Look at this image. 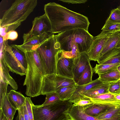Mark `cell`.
Wrapping results in <instances>:
<instances>
[{"instance_id":"f35d334b","label":"cell","mask_w":120,"mask_h":120,"mask_svg":"<svg viewBox=\"0 0 120 120\" xmlns=\"http://www.w3.org/2000/svg\"><path fill=\"white\" fill-rule=\"evenodd\" d=\"M63 2L73 4L85 3L87 2L86 0H59Z\"/></svg>"},{"instance_id":"f1b7e54d","label":"cell","mask_w":120,"mask_h":120,"mask_svg":"<svg viewBox=\"0 0 120 120\" xmlns=\"http://www.w3.org/2000/svg\"><path fill=\"white\" fill-rule=\"evenodd\" d=\"M105 22L120 24V9L117 8L112 10Z\"/></svg>"},{"instance_id":"74e56055","label":"cell","mask_w":120,"mask_h":120,"mask_svg":"<svg viewBox=\"0 0 120 120\" xmlns=\"http://www.w3.org/2000/svg\"><path fill=\"white\" fill-rule=\"evenodd\" d=\"M18 36L17 32L15 30H14L7 33L5 36L3 38L4 41H6L8 40L14 41L17 39Z\"/></svg>"},{"instance_id":"7bdbcfd3","label":"cell","mask_w":120,"mask_h":120,"mask_svg":"<svg viewBox=\"0 0 120 120\" xmlns=\"http://www.w3.org/2000/svg\"><path fill=\"white\" fill-rule=\"evenodd\" d=\"M116 99L118 101H120V93L118 94L115 95Z\"/></svg>"},{"instance_id":"d590c367","label":"cell","mask_w":120,"mask_h":120,"mask_svg":"<svg viewBox=\"0 0 120 120\" xmlns=\"http://www.w3.org/2000/svg\"><path fill=\"white\" fill-rule=\"evenodd\" d=\"M0 101L7 94V89L8 84L2 79H0Z\"/></svg>"},{"instance_id":"cb8c5ba5","label":"cell","mask_w":120,"mask_h":120,"mask_svg":"<svg viewBox=\"0 0 120 120\" xmlns=\"http://www.w3.org/2000/svg\"><path fill=\"white\" fill-rule=\"evenodd\" d=\"M94 73L93 68L90 64L87 65L82 73L77 83V85H85L93 81L92 77Z\"/></svg>"},{"instance_id":"836d02e7","label":"cell","mask_w":120,"mask_h":120,"mask_svg":"<svg viewBox=\"0 0 120 120\" xmlns=\"http://www.w3.org/2000/svg\"><path fill=\"white\" fill-rule=\"evenodd\" d=\"M93 103L88 98H84L75 102L73 104L75 106H81L86 108Z\"/></svg>"},{"instance_id":"ab89813d","label":"cell","mask_w":120,"mask_h":120,"mask_svg":"<svg viewBox=\"0 0 120 120\" xmlns=\"http://www.w3.org/2000/svg\"><path fill=\"white\" fill-rule=\"evenodd\" d=\"M23 106L18 109V115L16 118V120H25L23 114Z\"/></svg>"},{"instance_id":"7c38bea8","label":"cell","mask_w":120,"mask_h":120,"mask_svg":"<svg viewBox=\"0 0 120 120\" xmlns=\"http://www.w3.org/2000/svg\"><path fill=\"white\" fill-rule=\"evenodd\" d=\"M90 60L86 52L81 53L78 57L73 59V72L74 80L76 83L86 67L90 64Z\"/></svg>"},{"instance_id":"2e32d148","label":"cell","mask_w":120,"mask_h":120,"mask_svg":"<svg viewBox=\"0 0 120 120\" xmlns=\"http://www.w3.org/2000/svg\"><path fill=\"white\" fill-rule=\"evenodd\" d=\"M103 83H104L101 82L98 78L86 84L80 86L77 85L75 91L71 98L69 100V101L71 102L74 103L79 100L83 93Z\"/></svg>"},{"instance_id":"83f0119b","label":"cell","mask_w":120,"mask_h":120,"mask_svg":"<svg viewBox=\"0 0 120 120\" xmlns=\"http://www.w3.org/2000/svg\"><path fill=\"white\" fill-rule=\"evenodd\" d=\"M80 53L78 45L75 44L72 46L71 50L70 51H66L61 50L59 55V58L74 59L79 56Z\"/></svg>"},{"instance_id":"9a60e30c","label":"cell","mask_w":120,"mask_h":120,"mask_svg":"<svg viewBox=\"0 0 120 120\" xmlns=\"http://www.w3.org/2000/svg\"><path fill=\"white\" fill-rule=\"evenodd\" d=\"M120 105L94 102L92 105L85 109V112L86 114L89 115L96 117L110 108Z\"/></svg>"},{"instance_id":"8fae6325","label":"cell","mask_w":120,"mask_h":120,"mask_svg":"<svg viewBox=\"0 0 120 120\" xmlns=\"http://www.w3.org/2000/svg\"><path fill=\"white\" fill-rule=\"evenodd\" d=\"M112 34L94 37L92 44L86 52L90 60L97 61L106 41Z\"/></svg>"},{"instance_id":"e575fe53","label":"cell","mask_w":120,"mask_h":120,"mask_svg":"<svg viewBox=\"0 0 120 120\" xmlns=\"http://www.w3.org/2000/svg\"><path fill=\"white\" fill-rule=\"evenodd\" d=\"M21 24V23H19L3 27H0V36L4 37L7 33L10 31L15 30Z\"/></svg>"},{"instance_id":"d6a6232c","label":"cell","mask_w":120,"mask_h":120,"mask_svg":"<svg viewBox=\"0 0 120 120\" xmlns=\"http://www.w3.org/2000/svg\"><path fill=\"white\" fill-rule=\"evenodd\" d=\"M120 64V52L100 64Z\"/></svg>"},{"instance_id":"ac0fdd59","label":"cell","mask_w":120,"mask_h":120,"mask_svg":"<svg viewBox=\"0 0 120 120\" xmlns=\"http://www.w3.org/2000/svg\"><path fill=\"white\" fill-rule=\"evenodd\" d=\"M7 94L10 103L17 110L25 105L26 97L21 92L12 89Z\"/></svg>"},{"instance_id":"ffe728a7","label":"cell","mask_w":120,"mask_h":120,"mask_svg":"<svg viewBox=\"0 0 120 120\" xmlns=\"http://www.w3.org/2000/svg\"><path fill=\"white\" fill-rule=\"evenodd\" d=\"M110 83H103L84 92L81 95L79 100L85 98L90 97L109 93Z\"/></svg>"},{"instance_id":"4dcf8cb0","label":"cell","mask_w":120,"mask_h":120,"mask_svg":"<svg viewBox=\"0 0 120 120\" xmlns=\"http://www.w3.org/2000/svg\"><path fill=\"white\" fill-rule=\"evenodd\" d=\"M120 52V48H114L100 57L97 61L98 64H100Z\"/></svg>"},{"instance_id":"4316f807","label":"cell","mask_w":120,"mask_h":120,"mask_svg":"<svg viewBox=\"0 0 120 120\" xmlns=\"http://www.w3.org/2000/svg\"><path fill=\"white\" fill-rule=\"evenodd\" d=\"M120 64H97L93 68L94 72L98 75L107 73L110 71L117 69Z\"/></svg>"},{"instance_id":"8992f818","label":"cell","mask_w":120,"mask_h":120,"mask_svg":"<svg viewBox=\"0 0 120 120\" xmlns=\"http://www.w3.org/2000/svg\"><path fill=\"white\" fill-rule=\"evenodd\" d=\"M73 103L69 100L49 105H32L34 120H71L67 111Z\"/></svg>"},{"instance_id":"1f68e13d","label":"cell","mask_w":120,"mask_h":120,"mask_svg":"<svg viewBox=\"0 0 120 120\" xmlns=\"http://www.w3.org/2000/svg\"><path fill=\"white\" fill-rule=\"evenodd\" d=\"M109 92L114 95L120 93V79L110 83L109 89Z\"/></svg>"},{"instance_id":"b9f144b4","label":"cell","mask_w":120,"mask_h":120,"mask_svg":"<svg viewBox=\"0 0 120 120\" xmlns=\"http://www.w3.org/2000/svg\"><path fill=\"white\" fill-rule=\"evenodd\" d=\"M0 120H9L4 115L1 109H0Z\"/></svg>"},{"instance_id":"484cf974","label":"cell","mask_w":120,"mask_h":120,"mask_svg":"<svg viewBox=\"0 0 120 120\" xmlns=\"http://www.w3.org/2000/svg\"><path fill=\"white\" fill-rule=\"evenodd\" d=\"M101 33L98 35L102 36L120 32V24H114L105 22L102 28Z\"/></svg>"},{"instance_id":"4fadbf2b","label":"cell","mask_w":120,"mask_h":120,"mask_svg":"<svg viewBox=\"0 0 120 120\" xmlns=\"http://www.w3.org/2000/svg\"><path fill=\"white\" fill-rule=\"evenodd\" d=\"M74 59L59 58L57 66V74L71 79H74L73 72Z\"/></svg>"},{"instance_id":"d4e9b609","label":"cell","mask_w":120,"mask_h":120,"mask_svg":"<svg viewBox=\"0 0 120 120\" xmlns=\"http://www.w3.org/2000/svg\"><path fill=\"white\" fill-rule=\"evenodd\" d=\"M76 86L64 87L57 90L56 92L61 101L69 100L73 95L75 91Z\"/></svg>"},{"instance_id":"30bf717a","label":"cell","mask_w":120,"mask_h":120,"mask_svg":"<svg viewBox=\"0 0 120 120\" xmlns=\"http://www.w3.org/2000/svg\"><path fill=\"white\" fill-rule=\"evenodd\" d=\"M53 34L45 33L29 38L21 45H12L25 53L36 50L39 46Z\"/></svg>"},{"instance_id":"44dd1931","label":"cell","mask_w":120,"mask_h":120,"mask_svg":"<svg viewBox=\"0 0 120 120\" xmlns=\"http://www.w3.org/2000/svg\"><path fill=\"white\" fill-rule=\"evenodd\" d=\"M0 109H1L4 115L9 120H13L17 110L11 104L7 94L2 100L0 101Z\"/></svg>"},{"instance_id":"3957f363","label":"cell","mask_w":120,"mask_h":120,"mask_svg":"<svg viewBox=\"0 0 120 120\" xmlns=\"http://www.w3.org/2000/svg\"><path fill=\"white\" fill-rule=\"evenodd\" d=\"M55 36L60 44L61 50L70 51L73 45L77 44L80 53L87 51L92 44L94 37L88 31L82 29L67 31Z\"/></svg>"},{"instance_id":"8d00e7d4","label":"cell","mask_w":120,"mask_h":120,"mask_svg":"<svg viewBox=\"0 0 120 120\" xmlns=\"http://www.w3.org/2000/svg\"><path fill=\"white\" fill-rule=\"evenodd\" d=\"M26 105L28 111L29 120H34L32 109L33 103L30 98L26 97Z\"/></svg>"},{"instance_id":"e0dca14e","label":"cell","mask_w":120,"mask_h":120,"mask_svg":"<svg viewBox=\"0 0 120 120\" xmlns=\"http://www.w3.org/2000/svg\"><path fill=\"white\" fill-rule=\"evenodd\" d=\"M0 79L7 82L13 90H17L18 88L17 83L10 75L8 68L1 56H0Z\"/></svg>"},{"instance_id":"5bb4252c","label":"cell","mask_w":120,"mask_h":120,"mask_svg":"<svg viewBox=\"0 0 120 120\" xmlns=\"http://www.w3.org/2000/svg\"><path fill=\"white\" fill-rule=\"evenodd\" d=\"M73 104L67 111L71 120H99L86 114L85 112L86 108Z\"/></svg>"},{"instance_id":"7402d4cb","label":"cell","mask_w":120,"mask_h":120,"mask_svg":"<svg viewBox=\"0 0 120 120\" xmlns=\"http://www.w3.org/2000/svg\"><path fill=\"white\" fill-rule=\"evenodd\" d=\"M85 98H88L94 103L120 104V101L116 99L114 95L109 92Z\"/></svg>"},{"instance_id":"277c9868","label":"cell","mask_w":120,"mask_h":120,"mask_svg":"<svg viewBox=\"0 0 120 120\" xmlns=\"http://www.w3.org/2000/svg\"><path fill=\"white\" fill-rule=\"evenodd\" d=\"M37 0H16L4 13L0 21V27L21 23L33 11Z\"/></svg>"},{"instance_id":"7a4b0ae2","label":"cell","mask_w":120,"mask_h":120,"mask_svg":"<svg viewBox=\"0 0 120 120\" xmlns=\"http://www.w3.org/2000/svg\"><path fill=\"white\" fill-rule=\"evenodd\" d=\"M25 53L27 67L23 85L26 86V95L34 97L41 95L45 70L36 50Z\"/></svg>"},{"instance_id":"f546056e","label":"cell","mask_w":120,"mask_h":120,"mask_svg":"<svg viewBox=\"0 0 120 120\" xmlns=\"http://www.w3.org/2000/svg\"><path fill=\"white\" fill-rule=\"evenodd\" d=\"M43 105L51 104L61 101L57 93L56 92L46 94Z\"/></svg>"},{"instance_id":"6da1fadb","label":"cell","mask_w":120,"mask_h":120,"mask_svg":"<svg viewBox=\"0 0 120 120\" xmlns=\"http://www.w3.org/2000/svg\"><path fill=\"white\" fill-rule=\"evenodd\" d=\"M44 10L50 22V33L53 34L77 29L88 31L90 23L88 18L83 15L55 2L45 4Z\"/></svg>"},{"instance_id":"5b68a950","label":"cell","mask_w":120,"mask_h":120,"mask_svg":"<svg viewBox=\"0 0 120 120\" xmlns=\"http://www.w3.org/2000/svg\"><path fill=\"white\" fill-rule=\"evenodd\" d=\"M43 66L45 75L57 74V66L61 51L60 45L52 34L36 49Z\"/></svg>"},{"instance_id":"ba28073f","label":"cell","mask_w":120,"mask_h":120,"mask_svg":"<svg viewBox=\"0 0 120 120\" xmlns=\"http://www.w3.org/2000/svg\"><path fill=\"white\" fill-rule=\"evenodd\" d=\"M77 85L74 79L65 77L57 74L45 75L43 81L41 95H46L56 92L64 87Z\"/></svg>"},{"instance_id":"60d3db41","label":"cell","mask_w":120,"mask_h":120,"mask_svg":"<svg viewBox=\"0 0 120 120\" xmlns=\"http://www.w3.org/2000/svg\"><path fill=\"white\" fill-rule=\"evenodd\" d=\"M23 114L25 120H29L28 111L25 105L23 106Z\"/></svg>"},{"instance_id":"603a6c76","label":"cell","mask_w":120,"mask_h":120,"mask_svg":"<svg viewBox=\"0 0 120 120\" xmlns=\"http://www.w3.org/2000/svg\"><path fill=\"white\" fill-rule=\"evenodd\" d=\"M98 79L103 83H110L120 79V74L117 69L99 75Z\"/></svg>"},{"instance_id":"9c48e42d","label":"cell","mask_w":120,"mask_h":120,"mask_svg":"<svg viewBox=\"0 0 120 120\" xmlns=\"http://www.w3.org/2000/svg\"><path fill=\"white\" fill-rule=\"evenodd\" d=\"M51 28L50 21L45 14L36 17L32 22V27L28 33L23 34V42L30 37L45 33L52 34L50 33Z\"/></svg>"},{"instance_id":"52a82bcc","label":"cell","mask_w":120,"mask_h":120,"mask_svg":"<svg viewBox=\"0 0 120 120\" xmlns=\"http://www.w3.org/2000/svg\"><path fill=\"white\" fill-rule=\"evenodd\" d=\"M0 50V56L9 71L21 76L26 75L27 64L25 53L12 45H9L7 40L4 41Z\"/></svg>"},{"instance_id":"d6986e66","label":"cell","mask_w":120,"mask_h":120,"mask_svg":"<svg viewBox=\"0 0 120 120\" xmlns=\"http://www.w3.org/2000/svg\"><path fill=\"white\" fill-rule=\"evenodd\" d=\"M115 48H120V32L113 33L109 37L100 54L99 57Z\"/></svg>"},{"instance_id":"ee69618b","label":"cell","mask_w":120,"mask_h":120,"mask_svg":"<svg viewBox=\"0 0 120 120\" xmlns=\"http://www.w3.org/2000/svg\"><path fill=\"white\" fill-rule=\"evenodd\" d=\"M117 69L119 71L120 74V64L118 67Z\"/></svg>"},{"instance_id":"f6af8a7d","label":"cell","mask_w":120,"mask_h":120,"mask_svg":"<svg viewBox=\"0 0 120 120\" xmlns=\"http://www.w3.org/2000/svg\"><path fill=\"white\" fill-rule=\"evenodd\" d=\"M117 8L120 9V5Z\"/></svg>"}]
</instances>
